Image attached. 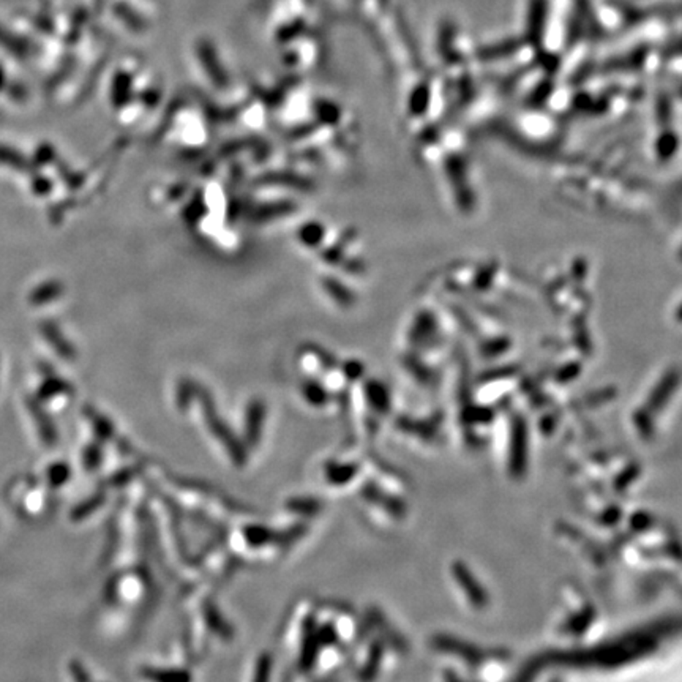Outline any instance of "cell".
Masks as SVG:
<instances>
[{
	"instance_id": "1",
	"label": "cell",
	"mask_w": 682,
	"mask_h": 682,
	"mask_svg": "<svg viewBox=\"0 0 682 682\" xmlns=\"http://www.w3.org/2000/svg\"><path fill=\"white\" fill-rule=\"evenodd\" d=\"M196 53L210 81L220 89L226 87L228 76H226V72H224V68L221 67L220 59H218V54L214 48V44H212L209 40H201L196 46Z\"/></svg>"
},
{
	"instance_id": "2",
	"label": "cell",
	"mask_w": 682,
	"mask_h": 682,
	"mask_svg": "<svg viewBox=\"0 0 682 682\" xmlns=\"http://www.w3.org/2000/svg\"><path fill=\"white\" fill-rule=\"evenodd\" d=\"M0 48H4L6 53L16 57H25L30 53L29 43L8 29H5L4 25H0Z\"/></svg>"
},
{
	"instance_id": "3",
	"label": "cell",
	"mask_w": 682,
	"mask_h": 682,
	"mask_svg": "<svg viewBox=\"0 0 682 682\" xmlns=\"http://www.w3.org/2000/svg\"><path fill=\"white\" fill-rule=\"evenodd\" d=\"M114 15L134 32H143L146 29V21L138 15L136 11L131 8L130 5L122 4V2L115 4L114 5Z\"/></svg>"
},
{
	"instance_id": "4",
	"label": "cell",
	"mask_w": 682,
	"mask_h": 682,
	"mask_svg": "<svg viewBox=\"0 0 682 682\" xmlns=\"http://www.w3.org/2000/svg\"><path fill=\"white\" fill-rule=\"evenodd\" d=\"M131 95V76L127 72H119L112 79V100L117 105H125Z\"/></svg>"
},
{
	"instance_id": "5",
	"label": "cell",
	"mask_w": 682,
	"mask_h": 682,
	"mask_svg": "<svg viewBox=\"0 0 682 682\" xmlns=\"http://www.w3.org/2000/svg\"><path fill=\"white\" fill-rule=\"evenodd\" d=\"M305 27V24L302 22V21H295L294 24L291 25H286V27H283L280 32H278V38H280V41H289L291 38H294L295 35H299L302 30H304Z\"/></svg>"
},
{
	"instance_id": "6",
	"label": "cell",
	"mask_w": 682,
	"mask_h": 682,
	"mask_svg": "<svg viewBox=\"0 0 682 682\" xmlns=\"http://www.w3.org/2000/svg\"><path fill=\"white\" fill-rule=\"evenodd\" d=\"M4 82H5V72H4V68L0 67V87L4 86Z\"/></svg>"
}]
</instances>
